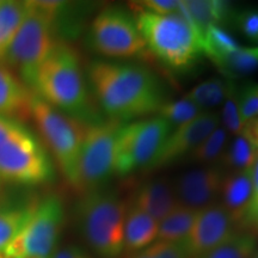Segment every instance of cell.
<instances>
[{"label":"cell","mask_w":258,"mask_h":258,"mask_svg":"<svg viewBox=\"0 0 258 258\" xmlns=\"http://www.w3.org/2000/svg\"><path fill=\"white\" fill-rule=\"evenodd\" d=\"M253 258H258V251H256V253L253 254Z\"/></svg>","instance_id":"cell-40"},{"label":"cell","mask_w":258,"mask_h":258,"mask_svg":"<svg viewBox=\"0 0 258 258\" xmlns=\"http://www.w3.org/2000/svg\"><path fill=\"white\" fill-rule=\"evenodd\" d=\"M220 195L222 196L221 205L234 224L237 226L244 225L253 195L251 171H235L225 177Z\"/></svg>","instance_id":"cell-18"},{"label":"cell","mask_w":258,"mask_h":258,"mask_svg":"<svg viewBox=\"0 0 258 258\" xmlns=\"http://www.w3.org/2000/svg\"><path fill=\"white\" fill-rule=\"evenodd\" d=\"M238 106L241 121L244 124L247 121L258 117V88L257 85H247L238 91Z\"/></svg>","instance_id":"cell-32"},{"label":"cell","mask_w":258,"mask_h":258,"mask_svg":"<svg viewBox=\"0 0 258 258\" xmlns=\"http://www.w3.org/2000/svg\"><path fill=\"white\" fill-rule=\"evenodd\" d=\"M173 128L160 116L123 125L118 132L116 175L150 170Z\"/></svg>","instance_id":"cell-10"},{"label":"cell","mask_w":258,"mask_h":258,"mask_svg":"<svg viewBox=\"0 0 258 258\" xmlns=\"http://www.w3.org/2000/svg\"><path fill=\"white\" fill-rule=\"evenodd\" d=\"M88 78L105 114L121 123L158 112L165 103L163 84L141 64L93 60Z\"/></svg>","instance_id":"cell-1"},{"label":"cell","mask_w":258,"mask_h":258,"mask_svg":"<svg viewBox=\"0 0 258 258\" xmlns=\"http://www.w3.org/2000/svg\"><path fill=\"white\" fill-rule=\"evenodd\" d=\"M256 240L253 235L237 232L230 239L201 258H253Z\"/></svg>","instance_id":"cell-27"},{"label":"cell","mask_w":258,"mask_h":258,"mask_svg":"<svg viewBox=\"0 0 258 258\" xmlns=\"http://www.w3.org/2000/svg\"><path fill=\"white\" fill-rule=\"evenodd\" d=\"M244 226H250V227L258 228V196L251 201L246 218H245Z\"/></svg>","instance_id":"cell-37"},{"label":"cell","mask_w":258,"mask_h":258,"mask_svg":"<svg viewBox=\"0 0 258 258\" xmlns=\"http://www.w3.org/2000/svg\"><path fill=\"white\" fill-rule=\"evenodd\" d=\"M221 120L224 128L232 134H241L244 128V122L241 121L239 106H238V91L237 89L232 90L226 101L224 102V108L221 112Z\"/></svg>","instance_id":"cell-31"},{"label":"cell","mask_w":258,"mask_h":258,"mask_svg":"<svg viewBox=\"0 0 258 258\" xmlns=\"http://www.w3.org/2000/svg\"><path fill=\"white\" fill-rule=\"evenodd\" d=\"M235 228L237 225L224 206L213 203L199 211L191 231L183 244L190 258H201L237 233Z\"/></svg>","instance_id":"cell-12"},{"label":"cell","mask_w":258,"mask_h":258,"mask_svg":"<svg viewBox=\"0 0 258 258\" xmlns=\"http://www.w3.org/2000/svg\"><path fill=\"white\" fill-rule=\"evenodd\" d=\"M251 171V178H252V186H253V195L252 200L258 196V156L254 161L253 166L250 169Z\"/></svg>","instance_id":"cell-38"},{"label":"cell","mask_w":258,"mask_h":258,"mask_svg":"<svg viewBox=\"0 0 258 258\" xmlns=\"http://www.w3.org/2000/svg\"><path fill=\"white\" fill-rule=\"evenodd\" d=\"M241 134L246 137L258 148V117H254L252 120L247 121L244 124Z\"/></svg>","instance_id":"cell-36"},{"label":"cell","mask_w":258,"mask_h":258,"mask_svg":"<svg viewBox=\"0 0 258 258\" xmlns=\"http://www.w3.org/2000/svg\"><path fill=\"white\" fill-rule=\"evenodd\" d=\"M132 206L153 218L158 224L179 205L170 179L154 178L139 185L132 198Z\"/></svg>","instance_id":"cell-15"},{"label":"cell","mask_w":258,"mask_h":258,"mask_svg":"<svg viewBox=\"0 0 258 258\" xmlns=\"http://www.w3.org/2000/svg\"><path fill=\"white\" fill-rule=\"evenodd\" d=\"M257 88H258V85H257Z\"/></svg>","instance_id":"cell-41"},{"label":"cell","mask_w":258,"mask_h":258,"mask_svg":"<svg viewBox=\"0 0 258 258\" xmlns=\"http://www.w3.org/2000/svg\"><path fill=\"white\" fill-rule=\"evenodd\" d=\"M56 41L49 15L36 2H28L27 16L3 63L17 74L32 91L37 71Z\"/></svg>","instance_id":"cell-6"},{"label":"cell","mask_w":258,"mask_h":258,"mask_svg":"<svg viewBox=\"0 0 258 258\" xmlns=\"http://www.w3.org/2000/svg\"><path fill=\"white\" fill-rule=\"evenodd\" d=\"M160 117L166 120L171 127L178 128L180 125L189 123L202 114V109L196 105L188 97H183L175 102H165L158 110Z\"/></svg>","instance_id":"cell-28"},{"label":"cell","mask_w":258,"mask_h":258,"mask_svg":"<svg viewBox=\"0 0 258 258\" xmlns=\"http://www.w3.org/2000/svg\"><path fill=\"white\" fill-rule=\"evenodd\" d=\"M128 206L115 191L98 189L83 194L74 207L80 235L96 254L117 258L124 251Z\"/></svg>","instance_id":"cell-4"},{"label":"cell","mask_w":258,"mask_h":258,"mask_svg":"<svg viewBox=\"0 0 258 258\" xmlns=\"http://www.w3.org/2000/svg\"><path fill=\"white\" fill-rule=\"evenodd\" d=\"M221 169L206 166L194 169L183 173L173 184L177 201L184 207L201 211L214 203L221 192Z\"/></svg>","instance_id":"cell-14"},{"label":"cell","mask_w":258,"mask_h":258,"mask_svg":"<svg viewBox=\"0 0 258 258\" xmlns=\"http://www.w3.org/2000/svg\"><path fill=\"white\" fill-rule=\"evenodd\" d=\"M239 48L238 42L219 25H211L203 34V54L212 61Z\"/></svg>","instance_id":"cell-29"},{"label":"cell","mask_w":258,"mask_h":258,"mask_svg":"<svg viewBox=\"0 0 258 258\" xmlns=\"http://www.w3.org/2000/svg\"><path fill=\"white\" fill-rule=\"evenodd\" d=\"M135 8L146 10L157 15H170L178 11L179 2L176 0H146L137 3Z\"/></svg>","instance_id":"cell-34"},{"label":"cell","mask_w":258,"mask_h":258,"mask_svg":"<svg viewBox=\"0 0 258 258\" xmlns=\"http://www.w3.org/2000/svg\"><path fill=\"white\" fill-rule=\"evenodd\" d=\"M235 25L250 40L258 42V11L247 10L235 16Z\"/></svg>","instance_id":"cell-33"},{"label":"cell","mask_w":258,"mask_h":258,"mask_svg":"<svg viewBox=\"0 0 258 258\" xmlns=\"http://www.w3.org/2000/svg\"><path fill=\"white\" fill-rule=\"evenodd\" d=\"M30 118L36 123L64 178L73 186L85 124L48 104L35 92L31 96Z\"/></svg>","instance_id":"cell-7"},{"label":"cell","mask_w":258,"mask_h":258,"mask_svg":"<svg viewBox=\"0 0 258 258\" xmlns=\"http://www.w3.org/2000/svg\"><path fill=\"white\" fill-rule=\"evenodd\" d=\"M235 88L231 79L213 78L195 86L186 97L201 109H211L226 101Z\"/></svg>","instance_id":"cell-25"},{"label":"cell","mask_w":258,"mask_h":258,"mask_svg":"<svg viewBox=\"0 0 258 258\" xmlns=\"http://www.w3.org/2000/svg\"><path fill=\"white\" fill-rule=\"evenodd\" d=\"M257 43H258V42H257Z\"/></svg>","instance_id":"cell-42"},{"label":"cell","mask_w":258,"mask_h":258,"mask_svg":"<svg viewBox=\"0 0 258 258\" xmlns=\"http://www.w3.org/2000/svg\"><path fill=\"white\" fill-rule=\"evenodd\" d=\"M135 9V22L146 47L161 62L173 70H185L203 53L201 34L184 16Z\"/></svg>","instance_id":"cell-5"},{"label":"cell","mask_w":258,"mask_h":258,"mask_svg":"<svg viewBox=\"0 0 258 258\" xmlns=\"http://www.w3.org/2000/svg\"><path fill=\"white\" fill-rule=\"evenodd\" d=\"M121 122L109 120L85 124L73 188L80 194L103 189L116 173L118 132Z\"/></svg>","instance_id":"cell-8"},{"label":"cell","mask_w":258,"mask_h":258,"mask_svg":"<svg viewBox=\"0 0 258 258\" xmlns=\"http://www.w3.org/2000/svg\"><path fill=\"white\" fill-rule=\"evenodd\" d=\"M64 217L59 195L41 198L23 231L3 250L5 258H50L59 243Z\"/></svg>","instance_id":"cell-9"},{"label":"cell","mask_w":258,"mask_h":258,"mask_svg":"<svg viewBox=\"0 0 258 258\" xmlns=\"http://www.w3.org/2000/svg\"><path fill=\"white\" fill-rule=\"evenodd\" d=\"M131 258H190L183 241H157Z\"/></svg>","instance_id":"cell-30"},{"label":"cell","mask_w":258,"mask_h":258,"mask_svg":"<svg viewBox=\"0 0 258 258\" xmlns=\"http://www.w3.org/2000/svg\"><path fill=\"white\" fill-rule=\"evenodd\" d=\"M54 177L53 161L37 135L25 122L0 116V182L35 186Z\"/></svg>","instance_id":"cell-3"},{"label":"cell","mask_w":258,"mask_h":258,"mask_svg":"<svg viewBox=\"0 0 258 258\" xmlns=\"http://www.w3.org/2000/svg\"><path fill=\"white\" fill-rule=\"evenodd\" d=\"M227 141V131L224 127H218L186 157L189 163L212 164L220 160L228 144Z\"/></svg>","instance_id":"cell-26"},{"label":"cell","mask_w":258,"mask_h":258,"mask_svg":"<svg viewBox=\"0 0 258 258\" xmlns=\"http://www.w3.org/2000/svg\"><path fill=\"white\" fill-rule=\"evenodd\" d=\"M40 198L16 194L0 199V251L23 231Z\"/></svg>","instance_id":"cell-16"},{"label":"cell","mask_w":258,"mask_h":258,"mask_svg":"<svg viewBox=\"0 0 258 258\" xmlns=\"http://www.w3.org/2000/svg\"><path fill=\"white\" fill-rule=\"evenodd\" d=\"M28 12V2L0 0V63L4 62L12 41Z\"/></svg>","instance_id":"cell-21"},{"label":"cell","mask_w":258,"mask_h":258,"mask_svg":"<svg viewBox=\"0 0 258 258\" xmlns=\"http://www.w3.org/2000/svg\"><path fill=\"white\" fill-rule=\"evenodd\" d=\"M89 43L93 50L108 57H131L146 47L135 18L118 8H106L93 18Z\"/></svg>","instance_id":"cell-11"},{"label":"cell","mask_w":258,"mask_h":258,"mask_svg":"<svg viewBox=\"0 0 258 258\" xmlns=\"http://www.w3.org/2000/svg\"><path fill=\"white\" fill-rule=\"evenodd\" d=\"M213 63L227 79L239 78L258 69V47L241 48L213 60Z\"/></svg>","instance_id":"cell-23"},{"label":"cell","mask_w":258,"mask_h":258,"mask_svg":"<svg viewBox=\"0 0 258 258\" xmlns=\"http://www.w3.org/2000/svg\"><path fill=\"white\" fill-rule=\"evenodd\" d=\"M0 258H5L4 253H3V251H0Z\"/></svg>","instance_id":"cell-39"},{"label":"cell","mask_w":258,"mask_h":258,"mask_svg":"<svg viewBox=\"0 0 258 258\" xmlns=\"http://www.w3.org/2000/svg\"><path fill=\"white\" fill-rule=\"evenodd\" d=\"M48 104L84 124L96 123V111L77 50L64 41H56L37 71L32 90Z\"/></svg>","instance_id":"cell-2"},{"label":"cell","mask_w":258,"mask_h":258,"mask_svg":"<svg viewBox=\"0 0 258 258\" xmlns=\"http://www.w3.org/2000/svg\"><path fill=\"white\" fill-rule=\"evenodd\" d=\"M50 258H89L79 247L70 245V246L61 247L60 250H55Z\"/></svg>","instance_id":"cell-35"},{"label":"cell","mask_w":258,"mask_h":258,"mask_svg":"<svg viewBox=\"0 0 258 258\" xmlns=\"http://www.w3.org/2000/svg\"><path fill=\"white\" fill-rule=\"evenodd\" d=\"M158 237V222L140 209L129 206L124 221V251L133 253L150 246Z\"/></svg>","instance_id":"cell-19"},{"label":"cell","mask_w":258,"mask_h":258,"mask_svg":"<svg viewBox=\"0 0 258 258\" xmlns=\"http://www.w3.org/2000/svg\"><path fill=\"white\" fill-rule=\"evenodd\" d=\"M32 92L4 63H0V116L25 122L30 118Z\"/></svg>","instance_id":"cell-17"},{"label":"cell","mask_w":258,"mask_h":258,"mask_svg":"<svg viewBox=\"0 0 258 258\" xmlns=\"http://www.w3.org/2000/svg\"><path fill=\"white\" fill-rule=\"evenodd\" d=\"M228 6L215 0H189L179 2L178 14L184 16L198 29L202 36L211 25H219V22L227 17Z\"/></svg>","instance_id":"cell-20"},{"label":"cell","mask_w":258,"mask_h":258,"mask_svg":"<svg viewBox=\"0 0 258 258\" xmlns=\"http://www.w3.org/2000/svg\"><path fill=\"white\" fill-rule=\"evenodd\" d=\"M199 211L178 205L158 224V237L160 241H183L191 231Z\"/></svg>","instance_id":"cell-22"},{"label":"cell","mask_w":258,"mask_h":258,"mask_svg":"<svg viewBox=\"0 0 258 258\" xmlns=\"http://www.w3.org/2000/svg\"><path fill=\"white\" fill-rule=\"evenodd\" d=\"M220 124L217 112L203 111L195 120L173 129L150 170L160 169L186 158Z\"/></svg>","instance_id":"cell-13"},{"label":"cell","mask_w":258,"mask_h":258,"mask_svg":"<svg viewBox=\"0 0 258 258\" xmlns=\"http://www.w3.org/2000/svg\"><path fill=\"white\" fill-rule=\"evenodd\" d=\"M258 156V148L243 134L235 135V138L227 144L222 154L220 163L224 167L235 171L250 170L253 166Z\"/></svg>","instance_id":"cell-24"}]
</instances>
